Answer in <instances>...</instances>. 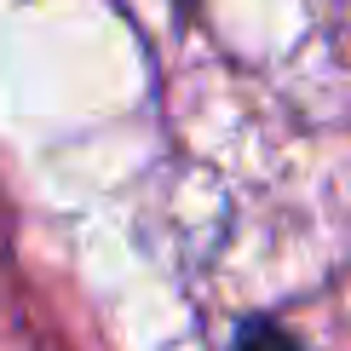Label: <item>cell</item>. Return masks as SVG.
<instances>
[{"mask_svg":"<svg viewBox=\"0 0 351 351\" xmlns=\"http://www.w3.org/2000/svg\"><path fill=\"white\" fill-rule=\"evenodd\" d=\"M237 351H300V346L288 340L276 323H247V328L237 334Z\"/></svg>","mask_w":351,"mask_h":351,"instance_id":"cell-1","label":"cell"}]
</instances>
